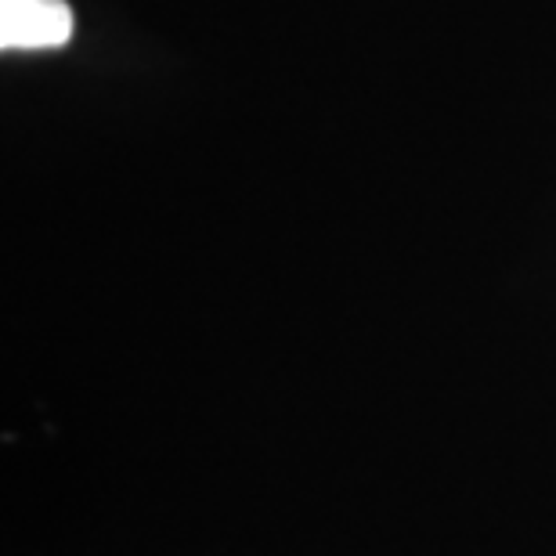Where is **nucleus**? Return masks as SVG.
Returning <instances> with one entry per match:
<instances>
[{"instance_id": "nucleus-1", "label": "nucleus", "mask_w": 556, "mask_h": 556, "mask_svg": "<svg viewBox=\"0 0 556 556\" xmlns=\"http://www.w3.org/2000/svg\"><path fill=\"white\" fill-rule=\"evenodd\" d=\"M65 0H0V51H59L73 40Z\"/></svg>"}]
</instances>
